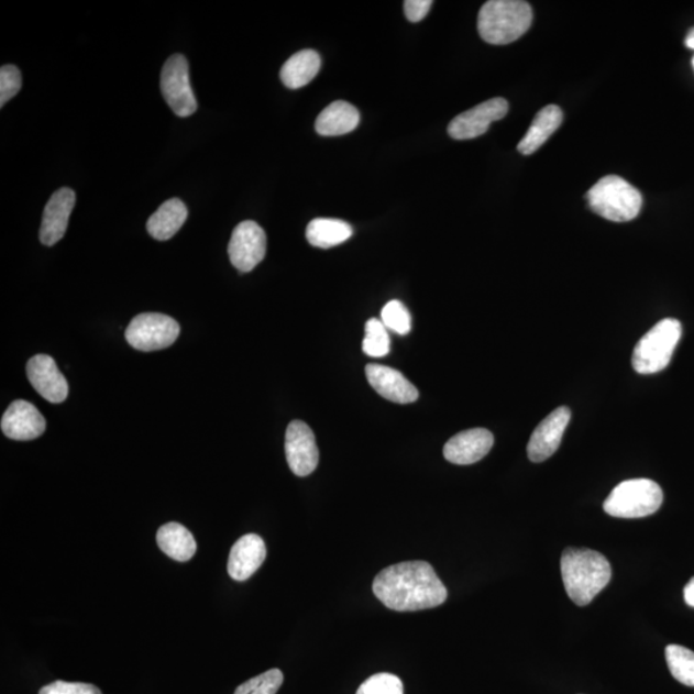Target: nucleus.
Instances as JSON below:
<instances>
[{"label": "nucleus", "instance_id": "obj_1", "mask_svg": "<svg viewBox=\"0 0 694 694\" xmlns=\"http://www.w3.org/2000/svg\"><path fill=\"white\" fill-rule=\"evenodd\" d=\"M373 592L387 608L399 613L422 612L444 604L448 591L430 563L410 561L379 572Z\"/></svg>", "mask_w": 694, "mask_h": 694}, {"label": "nucleus", "instance_id": "obj_2", "mask_svg": "<svg viewBox=\"0 0 694 694\" xmlns=\"http://www.w3.org/2000/svg\"><path fill=\"white\" fill-rule=\"evenodd\" d=\"M564 590L577 606H588L612 581V564L604 554L586 548L564 549L561 559Z\"/></svg>", "mask_w": 694, "mask_h": 694}, {"label": "nucleus", "instance_id": "obj_3", "mask_svg": "<svg viewBox=\"0 0 694 694\" xmlns=\"http://www.w3.org/2000/svg\"><path fill=\"white\" fill-rule=\"evenodd\" d=\"M532 24V10L521 0H491L480 10L477 29L486 43H514L528 32Z\"/></svg>", "mask_w": 694, "mask_h": 694}, {"label": "nucleus", "instance_id": "obj_4", "mask_svg": "<svg viewBox=\"0 0 694 694\" xmlns=\"http://www.w3.org/2000/svg\"><path fill=\"white\" fill-rule=\"evenodd\" d=\"M593 212L615 223H625L639 216L643 198L627 180L608 175L594 185L588 195Z\"/></svg>", "mask_w": 694, "mask_h": 694}, {"label": "nucleus", "instance_id": "obj_5", "mask_svg": "<svg viewBox=\"0 0 694 694\" xmlns=\"http://www.w3.org/2000/svg\"><path fill=\"white\" fill-rule=\"evenodd\" d=\"M681 338V322L674 318L662 319L637 343L632 353V368L639 375H653L665 370Z\"/></svg>", "mask_w": 694, "mask_h": 694}, {"label": "nucleus", "instance_id": "obj_6", "mask_svg": "<svg viewBox=\"0 0 694 694\" xmlns=\"http://www.w3.org/2000/svg\"><path fill=\"white\" fill-rule=\"evenodd\" d=\"M663 493L658 483L648 478L627 480L617 485L604 508L606 514L617 518H642L658 513Z\"/></svg>", "mask_w": 694, "mask_h": 694}, {"label": "nucleus", "instance_id": "obj_7", "mask_svg": "<svg viewBox=\"0 0 694 694\" xmlns=\"http://www.w3.org/2000/svg\"><path fill=\"white\" fill-rule=\"evenodd\" d=\"M179 333L177 320L158 312H143L128 326L125 338L140 352H156L172 346Z\"/></svg>", "mask_w": 694, "mask_h": 694}, {"label": "nucleus", "instance_id": "obj_8", "mask_svg": "<svg viewBox=\"0 0 694 694\" xmlns=\"http://www.w3.org/2000/svg\"><path fill=\"white\" fill-rule=\"evenodd\" d=\"M159 86L166 103L179 118H188L196 112L197 101L190 87L189 65L185 56L174 55L166 60Z\"/></svg>", "mask_w": 694, "mask_h": 694}, {"label": "nucleus", "instance_id": "obj_9", "mask_svg": "<svg viewBox=\"0 0 694 694\" xmlns=\"http://www.w3.org/2000/svg\"><path fill=\"white\" fill-rule=\"evenodd\" d=\"M229 258L234 268L249 273L264 261L266 234L253 220L242 221L235 227L228 246Z\"/></svg>", "mask_w": 694, "mask_h": 694}, {"label": "nucleus", "instance_id": "obj_10", "mask_svg": "<svg viewBox=\"0 0 694 694\" xmlns=\"http://www.w3.org/2000/svg\"><path fill=\"white\" fill-rule=\"evenodd\" d=\"M508 102L505 98H493L466 112L458 114L448 126V133L456 141L477 139L494 123L506 117Z\"/></svg>", "mask_w": 694, "mask_h": 694}, {"label": "nucleus", "instance_id": "obj_11", "mask_svg": "<svg viewBox=\"0 0 694 694\" xmlns=\"http://www.w3.org/2000/svg\"><path fill=\"white\" fill-rule=\"evenodd\" d=\"M286 456L296 476L305 477L318 467L319 452L315 433L302 421H293L286 432Z\"/></svg>", "mask_w": 694, "mask_h": 694}, {"label": "nucleus", "instance_id": "obj_12", "mask_svg": "<svg viewBox=\"0 0 694 694\" xmlns=\"http://www.w3.org/2000/svg\"><path fill=\"white\" fill-rule=\"evenodd\" d=\"M570 419L571 410L568 407H560L540 422L532 432L528 445L531 462H544L559 450Z\"/></svg>", "mask_w": 694, "mask_h": 694}, {"label": "nucleus", "instance_id": "obj_13", "mask_svg": "<svg viewBox=\"0 0 694 694\" xmlns=\"http://www.w3.org/2000/svg\"><path fill=\"white\" fill-rule=\"evenodd\" d=\"M26 372L30 384L45 400L59 404L67 399V381L52 356L44 354L33 356L27 363Z\"/></svg>", "mask_w": 694, "mask_h": 694}, {"label": "nucleus", "instance_id": "obj_14", "mask_svg": "<svg viewBox=\"0 0 694 694\" xmlns=\"http://www.w3.org/2000/svg\"><path fill=\"white\" fill-rule=\"evenodd\" d=\"M0 427L9 439L30 441L42 437L47 422L34 404L16 400L5 410Z\"/></svg>", "mask_w": 694, "mask_h": 694}, {"label": "nucleus", "instance_id": "obj_15", "mask_svg": "<svg viewBox=\"0 0 694 694\" xmlns=\"http://www.w3.org/2000/svg\"><path fill=\"white\" fill-rule=\"evenodd\" d=\"M75 202L76 195L70 188H60L53 194L43 213L41 227L43 245L53 246L64 239Z\"/></svg>", "mask_w": 694, "mask_h": 694}, {"label": "nucleus", "instance_id": "obj_16", "mask_svg": "<svg viewBox=\"0 0 694 694\" xmlns=\"http://www.w3.org/2000/svg\"><path fill=\"white\" fill-rule=\"evenodd\" d=\"M493 445L494 437L491 431L472 429L450 439L444 447V456L450 463L467 466V464L482 461L489 454Z\"/></svg>", "mask_w": 694, "mask_h": 694}, {"label": "nucleus", "instance_id": "obj_17", "mask_svg": "<svg viewBox=\"0 0 694 694\" xmlns=\"http://www.w3.org/2000/svg\"><path fill=\"white\" fill-rule=\"evenodd\" d=\"M365 375L371 386L386 400L410 404L418 399L417 387L399 371L385 365L368 364Z\"/></svg>", "mask_w": 694, "mask_h": 694}, {"label": "nucleus", "instance_id": "obj_18", "mask_svg": "<svg viewBox=\"0 0 694 694\" xmlns=\"http://www.w3.org/2000/svg\"><path fill=\"white\" fill-rule=\"evenodd\" d=\"M266 557L264 540L256 533L242 537L231 549L228 560V574L234 581L245 582L261 569Z\"/></svg>", "mask_w": 694, "mask_h": 694}, {"label": "nucleus", "instance_id": "obj_19", "mask_svg": "<svg viewBox=\"0 0 694 694\" xmlns=\"http://www.w3.org/2000/svg\"><path fill=\"white\" fill-rule=\"evenodd\" d=\"M361 114L353 104L345 101L333 102L319 114L316 131L323 136H338L355 131Z\"/></svg>", "mask_w": 694, "mask_h": 694}, {"label": "nucleus", "instance_id": "obj_20", "mask_svg": "<svg viewBox=\"0 0 694 694\" xmlns=\"http://www.w3.org/2000/svg\"><path fill=\"white\" fill-rule=\"evenodd\" d=\"M563 121V112L559 106H547L541 109L536 119L532 120V124L529 128L528 133L524 136L520 143H518L517 150L522 155H532L549 140L557 129H559Z\"/></svg>", "mask_w": 694, "mask_h": 694}, {"label": "nucleus", "instance_id": "obj_21", "mask_svg": "<svg viewBox=\"0 0 694 694\" xmlns=\"http://www.w3.org/2000/svg\"><path fill=\"white\" fill-rule=\"evenodd\" d=\"M188 218V209L179 198L165 201L147 221V231L157 241H167L178 233Z\"/></svg>", "mask_w": 694, "mask_h": 694}, {"label": "nucleus", "instance_id": "obj_22", "mask_svg": "<svg viewBox=\"0 0 694 694\" xmlns=\"http://www.w3.org/2000/svg\"><path fill=\"white\" fill-rule=\"evenodd\" d=\"M320 56L316 51L305 49L289 57L282 66L280 80L289 89H299L316 78L320 70Z\"/></svg>", "mask_w": 694, "mask_h": 694}, {"label": "nucleus", "instance_id": "obj_23", "mask_svg": "<svg viewBox=\"0 0 694 694\" xmlns=\"http://www.w3.org/2000/svg\"><path fill=\"white\" fill-rule=\"evenodd\" d=\"M157 544L170 559L187 562L197 551L196 540L185 526L169 522L157 531Z\"/></svg>", "mask_w": 694, "mask_h": 694}, {"label": "nucleus", "instance_id": "obj_24", "mask_svg": "<svg viewBox=\"0 0 694 694\" xmlns=\"http://www.w3.org/2000/svg\"><path fill=\"white\" fill-rule=\"evenodd\" d=\"M352 235V225L339 219H315L307 228V239L310 245L319 249L339 246Z\"/></svg>", "mask_w": 694, "mask_h": 694}, {"label": "nucleus", "instance_id": "obj_25", "mask_svg": "<svg viewBox=\"0 0 694 694\" xmlns=\"http://www.w3.org/2000/svg\"><path fill=\"white\" fill-rule=\"evenodd\" d=\"M665 653L671 675L679 683L694 686V652L683 646L670 645Z\"/></svg>", "mask_w": 694, "mask_h": 694}, {"label": "nucleus", "instance_id": "obj_26", "mask_svg": "<svg viewBox=\"0 0 694 694\" xmlns=\"http://www.w3.org/2000/svg\"><path fill=\"white\" fill-rule=\"evenodd\" d=\"M363 352L372 357H383L390 353V335L383 320L372 318L365 324Z\"/></svg>", "mask_w": 694, "mask_h": 694}, {"label": "nucleus", "instance_id": "obj_27", "mask_svg": "<svg viewBox=\"0 0 694 694\" xmlns=\"http://www.w3.org/2000/svg\"><path fill=\"white\" fill-rule=\"evenodd\" d=\"M284 679L280 670L272 669L240 685L234 694H276L284 684Z\"/></svg>", "mask_w": 694, "mask_h": 694}, {"label": "nucleus", "instance_id": "obj_28", "mask_svg": "<svg viewBox=\"0 0 694 694\" xmlns=\"http://www.w3.org/2000/svg\"><path fill=\"white\" fill-rule=\"evenodd\" d=\"M383 323L388 330L395 333L406 335L411 330V318L409 311L404 307L403 302L393 300L385 305L383 312H381Z\"/></svg>", "mask_w": 694, "mask_h": 694}, {"label": "nucleus", "instance_id": "obj_29", "mask_svg": "<svg viewBox=\"0 0 694 694\" xmlns=\"http://www.w3.org/2000/svg\"><path fill=\"white\" fill-rule=\"evenodd\" d=\"M356 694H404V686L398 676L379 673L367 679Z\"/></svg>", "mask_w": 694, "mask_h": 694}, {"label": "nucleus", "instance_id": "obj_30", "mask_svg": "<svg viewBox=\"0 0 694 694\" xmlns=\"http://www.w3.org/2000/svg\"><path fill=\"white\" fill-rule=\"evenodd\" d=\"M22 86V75L16 66L5 65L0 68V106H4L16 96Z\"/></svg>", "mask_w": 694, "mask_h": 694}, {"label": "nucleus", "instance_id": "obj_31", "mask_svg": "<svg viewBox=\"0 0 694 694\" xmlns=\"http://www.w3.org/2000/svg\"><path fill=\"white\" fill-rule=\"evenodd\" d=\"M40 694H102L96 685L57 681L43 686Z\"/></svg>", "mask_w": 694, "mask_h": 694}, {"label": "nucleus", "instance_id": "obj_32", "mask_svg": "<svg viewBox=\"0 0 694 694\" xmlns=\"http://www.w3.org/2000/svg\"><path fill=\"white\" fill-rule=\"evenodd\" d=\"M431 5V0H407L404 2V12L410 22H419L430 12Z\"/></svg>", "mask_w": 694, "mask_h": 694}, {"label": "nucleus", "instance_id": "obj_33", "mask_svg": "<svg viewBox=\"0 0 694 694\" xmlns=\"http://www.w3.org/2000/svg\"><path fill=\"white\" fill-rule=\"evenodd\" d=\"M684 599L686 605L694 607V577H692L691 582L685 585Z\"/></svg>", "mask_w": 694, "mask_h": 694}, {"label": "nucleus", "instance_id": "obj_34", "mask_svg": "<svg viewBox=\"0 0 694 694\" xmlns=\"http://www.w3.org/2000/svg\"><path fill=\"white\" fill-rule=\"evenodd\" d=\"M685 45L694 51V29H692L689 36H686Z\"/></svg>", "mask_w": 694, "mask_h": 694}, {"label": "nucleus", "instance_id": "obj_35", "mask_svg": "<svg viewBox=\"0 0 694 694\" xmlns=\"http://www.w3.org/2000/svg\"><path fill=\"white\" fill-rule=\"evenodd\" d=\"M693 68H694V58H693Z\"/></svg>", "mask_w": 694, "mask_h": 694}]
</instances>
